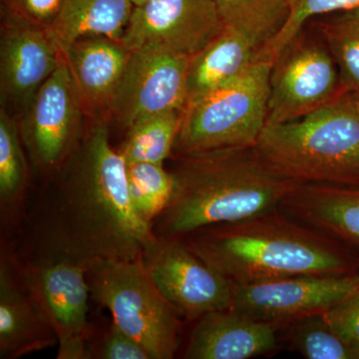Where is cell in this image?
I'll use <instances>...</instances> for the list:
<instances>
[{
	"mask_svg": "<svg viewBox=\"0 0 359 359\" xmlns=\"http://www.w3.org/2000/svg\"><path fill=\"white\" fill-rule=\"evenodd\" d=\"M52 184L26 208L21 257H59L87 266L103 259H136L154 238L135 214L126 162L101 118L85 130Z\"/></svg>",
	"mask_w": 359,
	"mask_h": 359,
	"instance_id": "obj_1",
	"label": "cell"
},
{
	"mask_svg": "<svg viewBox=\"0 0 359 359\" xmlns=\"http://www.w3.org/2000/svg\"><path fill=\"white\" fill-rule=\"evenodd\" d=\"M173 194L152 224L161 238H184L214 224L235 223L280 209L295 185L254 147L178 156Z\"/></svg>",
	"mask_w": 359,
	"mask_h": 359,
	"instance_id": "obj_2",
	"label": "cell"
},
{
	"mask_svg": "<svg viewBox=\"0 0 359 359\" xmlns=\"http://www.w3.org/2000/svg\"><path fill=\"white\" fill-rule=\"evenodd\" d=\"M181 238L235 285L299 276L349 275L353 266L337 241L280 209L205 226Z\"/></svg>",
	"mask_w": 359,
	"mask_h": 359,
	"instance_id": "obj_3",
	"label": "cell"
},
{
	"mask_svg": "<svg viewBox=\"0 0 359 359\" xmlns=\"http://www.w3.org/2000/svg\"><path fill=\"white\" fill-rule=\"evenodd\" d=\"M256 148L295 184L359 186V109L342 92L294 121L264 127Z\"/></svg>",
	"mask_w": 359,
	"mask_h": 359,
	"instance_id": "obj_4",
	"label": "cell"
},
{
	"mask_svg": "<svg viewBox=\"0 0 359 359\" xmlns=\"http://www.w3.org/2000/svg\"><path fill=\"white\" fill-rule=\"evenodd\" d=\"M273 65L257 59L237 79L189 100L173 152L256 146L266 125Z\"/></svg>",
	"mask_w": 359,
	"mask_h": 359,
	"instance_id": "obj_5",
	"label": "cell"
},
{
	"mask_svg": "<svg viewBox=\"0 0 359 359\" xmlns=\"http://www.w3.org/2000/svg\"><path fill=\"white\" fill-rule=\"evenodd\" d=\"M90 294L151 359H172L179 348L180 316L148 275L141 257L103 259L86 269Z\"/></svg>",
	"mask_w": 359,
	"mask_h": 359,
	"instance_id": "obj_6",
	"label": "cell"
},
{
	"mask_svg": "<svg viewBox=\"0 0 359 359\" xmlns=\"http://www.w3.org/2000/svg\"><path fill=\"white\" fill-rule=\"evenodd\" d=\"M83 98L61 61L21 113V140L32 165L50 176L65 164L83 134Z\"/></svg>",
	"mask_w": 359,
	"mask_h": 359,
	"instance_id": "obj_7",
	"label": "cell"
},
{
	"mask_svg": "<svg viewBox=\"0 0 359 359\" xmlns=\"http://www.w3.org/2000/svg\"><path fill=\"white\" fill-rule=\"evenodd\" d=\"M141 259L180 318L197 320L211 311L231 309L235 283L208 266L182 238L154 236L144 247Z\"/></svg>",
	"mask_w": 359,
	"mask_h": 359,
	"instance_id": "obj_8",
	"label": "cell"
},
{
	"mask_svg": "<svg viewBox=\"0 0 359 359\" xmlns=\"http://www.w3.org/2000/svg\"><path fill=\"white\" fill-rule=\"evenodd\" d=\"M18 257L26 285L57 335V358L86 359V268L59 257Z\"/></svg>",
	"mask_w": 359,
	"mask_h": 359,
	"instance_id": "obj_9",
	"label": "cell"
},
{
	"mask_svg": "<svg viewBox=\"0 0 359 359\" xmlns=\"http://www.w3.org/2000/svg\"><path fill=\"white\" fill-rule=\"evenodd\" d=\"M302 32L273 61L266 126L294 121L344 92L327 47Z\"/></svg>",
	"mask_w": 359,
	"mask_h": 359,
	"instance_id": "obj_10",
	"label": "cell"
},
{
	"mask_svg": "<svg viewBox=\"0 0 359 359\" xmlns=\"http://www.w3.org/2000/svg\"><path fill=\"white\" fill-rule=\"evenodd\" d=\"M190 58L158 49L132 51L108 110L123 128L146 116L183 111Z\"/></svg>",
	"mask_w": 359,
	"mask_h": 359,
	"instance_id": "obj_11",
	"label": "cell"
},
{
	"mask_svg": "<svg viewBox=\"0 0 359 359\" xmlns=\"http://www.w3.org/2000/svg\"><path fill=\"white\" fill-rule=\"evenodd\" d=\"M214 0H152L134 7L122 43L192 58L223 30Z\"/></svg>",
	"mask_w": 359,
	"mask_h": 359,
	"instance_id": "obj_12",
	"label": "cell"
},
{
	"mask_svg": "<svg viewBox=\"0 0 359 359\" xmlns=\"http://www.w3.org/2000/svg\"><path fill=\"white\" fill-rule=\"evenodd\" d=\"M359 290V275L299 276L235 285L231 309L278 325L323 313Z\"/></svg>",
	"mask_w": 359,
	"mask_h": 359,
	"instance_id": "obj_13",
	"label": "cell"
},
{
	"mask_svg": "<svg viewBox=\"0 0 359 359\" xmlns=\"http://www.w3.org/2000/svg\"><path fill=\"white\" fill-rule=\"evenodd\" d=\"M62 59L46 28L2 15L1 107L13 108L22 113L40 87L57 69Z\"/></svg>",
	"mask_w": 359,
	"mask_h": 359,
	"instance_id": "obj_14",
	"label": "cell"
},
{
	"mask_svg": "<svg viewBox=\"0 0 359 359\" xmlns=\"http://www.w3.org/2000/svg\"><path fill=\"white\" fill-rule=\"evenodd\" d=\"M58 344L57 335L26 285L18 252H0V358L15 359Z\"/></svg>",
	"mask_w": 359,
	"mask_h": 359,
	"instance_id": "obj_15",
	"label": "cell"
},
{
	"mask_svg": "<svg viewBox=\"0 0 359 359\" xmlns=\"http://www.w3.org/2000/svg\"><path fill=\"white\" fill-rule=\"evenodd\" d=\"M276 347V325L233 309H219L198 318L184 358L248 359L271 353Z\"/></svg>",
	"mask_w": 359,
	"mask_h": 359,
	"instance_id": "obj_16",
	"label": "cell"
},
{
	"mask_svg": "<svg viewBox=\"0 0 359 359\" xmlns=\"http://www.w3.org/2000/svg\"><path fill=\"white\" fill-rule=\"evenodd\" d=\"M280 210L337 242L359 247V186L295 184Z\"/></svg>",
	"mask_w": 359,
	"mask_h": 359,
	"instance_id": "obj_17",
	"label": "cell"
},
{
	"mask_svg": "<svg viewBox=\"0 0 359 359\" xmlns=\"http://www.w3.org/2000/svg\"><path fill=\"white\" fill-rule=\"evenodd\" d=\"M132 50L107 37L77 40L63 54L88 109L108 108Z\"/></svg>",
	"mask_w": 359,
	"mask_h": 359,
	"instance_id": "obj_18",
	"label": "cell"
},
{
	"mask_svg": "<svg viewBox=\"0 0 359 359\" xmlns=\"http://www.w3.org/2000/svg\"><path fill=\"white\" fill-rule=\"evenodd\" d=\"M133 9L131 0H63L47 30L63 56L79 39L107 37L121 41Z\"/></svg>",
	"mask_w": 359,
	"mask_h": 359,
	"instance_id": "obj_19",
	"label": "cell"
},
{
	"mask_svg": "<svg viewBox=\"0 0 359 359\" xmlns=\"http://www.w3.org/2000/svg\"><path fill=\"white\" fill-rule=\"evenodd\" d=\"M256 60V48L249 40L224 26L223 30L189 61L187 102L237 79Z\"/></svg>",
	"mask_w": 359,
	"mask_h": 359,
	"instance_id": "obj_20",
	"label": "cell"
},
{
	"mask_svg": "<svg viewBox=\"0 0 359 359\" xmlns=\"http://www.w3.org/2000/svg\"><path fill=\"white\" fill-rule=\"evenodd\" d=\"M20 126L8 111L0 109V214L7 231L20 230L25 218L28 164Z\"/></svg>",
	"mask_w": 359,
	"mask_h": 359,
	"instance_id": "obj_21",
	"label": "cell"
},
{
	"mask_svg": "<svg viewBox=\"0 0 359 359\" xmlns=\"http://www.w3.org/2000/svg\"><path fill=\"white\" fill-rule=\"evenodd\" d=\"M224 27L249 40L257 52L275 39L289 16L287 0H214Z\"/></svg>",
	"mask_w": 359,
	"mask_h": 359,
	"instance_id": "obj_22",
	"label": "cell"
},
{
	"mask_svg": "<svg viewBox=\"0 0 359 359\" xmlns=\"http://www.w3.org/2000/svg\"><path fill=\"white\" fill-rule=\"evenodd\" d=\"M182 113L183 111H169L146 116L132 124L118 149L126 164H164L173 153L181 127Z\"/></svg>",
	"mask_w": 359,
	"mask_h": 359,
	"instance_id": "obj_23",
	"label": "cell"
},
{
	"mask_svg": "<svg viewBox=\"0 0 359 359\" xmlns=\"http://www.w3.org/2000/svg\"><path fill=\"white\" fill-rule=\"evenodd\" d=\"M318 29L337 65L341 89L359 99V7L320 21Z\"/></svg>",
	"mask_w": 359,
	"mask_h": 359,
	"instance_id": "obj_24",
	"label": "cell"
},
{
	"mask_svg": "<svg viewBox=\"0 0 359 359\" xmlns=\"http://www.w3.org/2000/svg\"><path fill=\"white\" fill-rule=\"evenodd\" d=\"M126 172L130 201L135 214L152 229L173 194L171 171H167L164 164L129 163L126 164Z\"/></svg>",
	"mask_w": 359,
	"mask_h": 359,
	"instance_id": "obj_25",
	"label": "cell"
},
{
	"mask_svg": "<svg viewBox=\"0 0 359 359\" xmlns=\"http://www.w3.org/2000/svg\"><path fill=\"white\" fill-rule=\"evenodd\" d=\"M292 323V346L309 359H359V353L330 327L323 313Z\"/></svg>",
	"mask_w": 359,
	"mask_h": 359,
	"instance_id": "obj_26",
	"label": "cell"
},
{
	"mask_svg": "<svg viewBox=\"0 0 359 359\" xmlns=\"http://www.w3.org/2000/svg\"><path fill=\"white\" fill-rule=\"evenodd\" d=\"M287 2L289 16L285 25L275 39L257 52V59L273 62L311 18L359 7V0H287Z\"/></svg>",
	"mask_w": 359,
	"mask_h": 359,
	"instance_id": "obj_27",
	"label": "cell"
},
{
	"mask_svg": "<svg viewBox=\"0 0 359 359\" xmlns=\"http://www.w3.org/2000/svg\"><path fill=\"white\" fill-rule=\"evenodd\" d=\"M86 359H151L136 340L111 320L95 335L88 332Z\"/></svg>",
	"mask_w": 359,
	"mask_h": 359,
	"instance_id": "obj_28",
	"label": "cell"
},
{
	"mask_svg": "<svg viewBox=\"0 0 359 359\" xmlns=\"http://www.w3.org/2000/svg\"><path fill=\"white\" fill-rule=\"evenodd\" d=\"M62 4L63 0H1V14L48 29Z\"/></svg>",
	"mask_w": 359,
	"mask_h": 359,
	"instance_id": "obj_29",
	"label": "cell"
},
{
	"mask_svg": "<svg viewBox=\"0 0 359 359\" xmlns=\"http://www.w3.org/2000/svg\"><path fill=\"white\" fill-rule=\"evenodd\" d=\"M330 327L359 353V290L323 313Z\"/></svg>",
	"mask_w": 359,
	"mask_h": 359,
	"instance_id": "obj_30",
	"label": "cell"
},
{
	"mask_svg": "<svg viewBox=\"0 0 359 359\" xmlns=\"http://www.w3.org/2000/svg\"><path fill=\"white\" fill-rule=\"evenodd\" d=\"M152 1V0H131L134 7H138L144 6V4H148V2Z\"/></svg>",
	"mask_w": 359,
	"mask_h": 359,
	"instance_id": "obj_31",
	"label": "cell"
},
{
	"mask_svg": "<svg viewBox=\"0 0 359 359\" xmlns=\"http://www.w3.org/2000/svg\"><path fill=\"white\" fill-rule=\"evenodd\" d=\"M356 101H358V109H359V99H356Z\"/></svg>",
	"mask_w": 359,
	"mask_h": 359,
	"instance_id": "obj_32",
	"label": "cell"
},
{
	"mask_svg": "<svg viewBox=\"0 0 359 359\" xmlns=\"http://www.w3.org/2000/svg\"><path fill=\"white\" fill-rule=\"evenodd\" d=\"M358 275H359V273H358Z\"/></svg>",
	"mask_w": 359,
	"mask_h": 359,
	"instance_id": "obj_33",
	"label": "cell"
}]
</instances>
